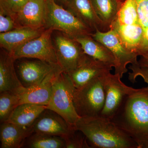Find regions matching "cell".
Segmentation results:
<instances>
[{"instance_id": "cell-1", "label": "cell", "mask_w": 148, "mask_h": 148, "mask_svg": "<svg viewBox=\"0 0 148 148\" xmlns=\"http://www.w3.org/2000/svg\"><path fill=\"white\" fill-rule=\"evenodd\" d=\"M111 121L143 148L148 140V88L126 96Z\"/></svg>"}, {"instance_id": "cell-2", "label": "cell", "mask_w": 148, "mask_h": 148, "mask_svg": "<svg viewBox=\"0 0 148 148\" xmlns=\"http://www.w3.org/2000/svg\"><path fill=\"white\" fill-rule=\"evenodd\" d=\"M75 127L92 148H138L132 138L110 120L100 116L80 117Z\"/></svg>"}, {"instance_id": "cell-3", "label": "cell", "mask_w": 148, "mask_h": 148, "mask_svg": "<svg viewBox=\"0 0 148 148\" xmlns=\"http://www.w3.org/2000/svg\"><path fill=\"white\" fill-rule=\"evenodd\" d=\"M75 88L68 74L60 71L53 79L51 97L46 106L47 109L57 113L74 126L80 118L74 105Z\"/></svg>"}, {"instance_id": "cell-4", "label": "cell", "mask_w": 148, "mask_h": 148, "mask_svg": "<svg viewBox=\"0 0 148 148\" xmlns=\"http://www.w3.org/2000/svg\"><path fill=\"white\" fill-rule=\"evenodd\" d=\"M106 75L96 78L82 87L75 88L74 105L80 117L100 116L106 100Z\"/></svg>"}, {"instance_id": "cell-5", "label": "cell", "mask_w": 148, "mask_h": 148, "mask_svg": "<svg viewBox=\"0 0 148 148\" xmlns=\"http://www.w3.org/2000/svg\"><path fill=\"white\" fill-rule=\"evenodd\" d=\"M47 29L58 30L72 38L91 36V29L71 11L63 8L55 0H46Z\"/></svg>"}, {"instance_id": "cell-6", "label": "cell", "mask_w": 148, "mask_h": 148, "mask_svg": "<svg viewBox=\"0 0 148 148\" xmlns=\"http://www.w3.org/2000/svg\"><path fill=\"white\" fill-rule=\"evenodd\" d=\"M53 31L51 29L44 30L39 36L29 41L10 54L15 60L21 58H35L58 65L55 47L51 40Z\"/></svg>"}, {"instance_id": "cell-7", "label": "cell", "mask_w": 148, "mask_h": 148, "mask_svg": "<svg viewBox=\"0 0 148 148\" xmlns=\"http://www.w3.org/2000/svg\"><path fill=\"white\" fill-rule=\"evenodd\" d=\"M91 36L111 51L116 61L114 74L119 75L121 77H122L123 75L128 71L127 68L128 64L138 63L137 58L139 56L125 47L116 32L113 29H110L106 32L96 29Z\"/></svg>"}, {"instance_id": "cell-8", "label": "cell", "mask_w": 148, "mask_h": 148, "mask_svg": "<svg viewBox=\"0 0 148 148\" xmlns=\"http://www.w3.org/2000/svg\"><path fill=\"white\" fill-rule=\"evenodd\" d=\"M118 74L109 73L105 77L106 100L100 116L111 120L121 106L125 98L136 88L127 86Z\"/></svg>"}, {"instance_id": "cell-9", "label": "cell", "mask_w": 148, "mask_h": 148, "mask_svg": "<svg viewBox=\"0 0 148 148\" xmlns=\"http://www.w3.org/2000/svg\"><path fill=\"white\" fill-rule=\"evenodd\" d=\"M54 46L58 65L67 73L76 68L86 54L77 42L66 35L56 36Z\"/></svg>"}, {"instance_id": "cell-10", "label": "cell", "mask_w": 148, "mask_h": 148, "mask_svg": "<svg viewBox=\"0 0 148 148\" xmlns=\"http://www.w3.org/2000/svg\"><path fill=\"white\" fill-rule=\"evenodd\" d=\"M112 67L85 54L76 68L67 73L76 88L110 73Z\"/></svg>"}, {"instance_id": "cell-11", "label": "cell", "mask_w": 148, "mask_h": 148, "mask_svg": "<svg viewBox=\"0 0 148 148\" xmlns=\"http://www.w3.org/2000/svg\"><path fill=\"white\" fill-rule=\"evenodd\" d=\"M34 132L56 135L64 138L76 129L61 116L46 109L40 114L32 125Z\"/></svg>"}, {"instance_id": "cell-12", "label": "cell", "mask_w": 148, "mask_h": 148, "mask_svg": "<svg viewBox=\"0 0 148 148\" xmlns=\"http://www.w3.org/2000/svg\"><path fill=\"white\" fill-rule=\"evenodd\" d=\"M61 71V68L58 67L41 82L30 87L23 88L17 94L20 98L19 105L31 103L47 106L51 97L53 79Z\"/></svg>"}, {"instance_id": "cell-13", "label": "cell", "mask_w": 148, "mask_h": 148, "mask_svg": "<svg viewBox=\"0 0 148 148\" xmlns=\"http://www.w3.org/2000/svg\"><path fill=\"white\" fill-rule=\"evenodd\" d=\"M58 67V65L38 60L24 61L17 66L19 79L23 86L30 87L39 83Z\"/></svg>"}, {"instance_id": "cell-14", "label": "cell", "mask_w": 148, "mask_h": 148, "mask_svg": "<svg viewBox=\"0 0 148 148\" xmlns=\"http://www.w3.org/2000/svg\"><path fill=\"white\" fill-rule=\"evenodd\" d=\"M46 0H28L16 14L15 21L20 27L41 29L46 20Z\"/></svg>"}, {"instance_id": "cell-15", "label": "cell", "mask_w": 148, "mask_h": 148, "mask_svg": "<svg viewBox=\"0 0 148 148\" xmlns=\"http://www.w3.org/2000/svg\"><path fill=\"white\" fill-rule=\"evenodd\" d=\"M110 29L116 32L127 50L137 53L138 56L143 55L144 30L140 24L122 25L113 22L110 27Z\"/></svg>"}, {"instance_id": "cell-16", "label": "cell", "mask_w": 148, "mask_h": 148, "mask_svg": "<svg viewBox=\"0 0 148 148\" xmlns=\"http://www.w3.org/2000/svg\"><path fill=\"white\" fill-rule=\"evenodd\" d=\"M15 61L8 52H1L0 92L10 91L18 94L24 87L15 71L14 66Z\"/></svg>"}, {"instance_id": "cell-17", "label": "cell", "mask_w": 148, "mask_h": 148, "mask_svg": "<svg viewBox=\"0 0 148 148\" xmlns=\"http://www.w3.org/2000/svg\"><path fill=\"white\" fill-rule=\"evenodd\" d=\"M33 132L32 126L22 127L8 121L1 123V148H23L24 142Z\"/></svg>"}, {"instance_id": "cell-18", "label": "cell", "mask_w": 148, "mask_h": 148, "mask_svg": "<svg viewBox=\"0 0 148 148\" xmlns=\"http://www.w3.org/2000/svg\"><path fill=\"white\" fill-rule=\"evenodd\" d=\"M41 29L19 27L10 32L0 34V45L9 53L42 34Z\"/></svg>"}, {"instance_id": "cell-19", "label": "cell", "mask_w": 148, "mask_h": 148, "mask_svg": "<svg viewBox=\"0 0 148 148\" xmlns=\"http://www.w3.org/2000/svg\"><path fill=\"white\" fill-rule=\"evenodd\" d=\"M67 5L69 10L92 31H101L105 27L95 12L91 0H71Z\"/></svg>"}, {"instance_id": "cell-20", "label": "cell", "mask_w": 148, "mask_h": 148, "mask_svg": "<svg viewBox=\"0 0 148 148\" xmlns=\"http://www.w3.org/2000/svg\"><path fill=\"white\" fill-rule=\"evenodd\" d=\"M74 40L79 44L86 55L112 67H116V61L111 51L91 36L79 37Z\"/></svg>"}, {"instance_id": "cell-21", "label": "cell", "mask_w": 148, "mask_h": 148, "mask_svg": "<svg viewBox=\"0 0 148 148\" xmlns=\"http://www.w3.org/2000/svg\"><path fill=\"white\" fill-rule=\"evenodd\" d=\"M46 106L23 103L16 107L7 121L24 127L32 126Z\"/></svg>"}, {"instance_id": "cell-22", "label": "cell", "mask_w": 148, "mask_h": 148, "mask_svg": "<svg viewBox=\"0 0 148 148\" xmlns=\"http://www.w3.org/2000/svg\"><path fill=\"white\" fill-rule=\"evenodd\" d=\"M23 148H66V143L60 136L34 132L25 141Z\"/></svg>"}, {"instance_id": "cell-23", "label": "cell", "mask_w": 148, "mask_h": 148, "mask_svg": "<svg viewBox=\"0 0 148 148\" xmlns=\"http://www.w3.org/2000/svg\"><path fill=\"white\" fill-rule=\"evenodd\" d=\"M95 12L105 26L110 27L120 7L117 0H91Z\"/></svg>"}, {"instance_id": "cell-24", "label": "cell", "mask_w": 148, "mask_h": 148, "mask_svg": "<svg viewBox=\"0 0 148 148\" xmlns=\"http://www.w3.org/2000/svg\"><path fill=\"white\" fill-rule=\"evenodd\" d=\"M113 22L122 25L140 24L136 0H125L121 5Z\"/></svg>"}, {"instance_id": "cell-25", "label": "cell", "mask_w": 148, "mask_h": 148, "mask_svg": "<svg viewBox=\"0 0 148 148\" xmlns=\"http://www.w3.org/2000/svg\"><path fill=\"white\" fill-rule=\"evenodd\" d=\"M19 95L10 91L0 92V121H7L12 112L19 105Z\"/></svg>"}, {"instance_id": "cell-26", "label": "cell", "mask_w": 148, "mask_h": 148, "mask_svg": "<svg viewBox=\"0 0 148 148\" xmlns=\"http://www.w3.org/2000/svg\"><path fill=\"white\" fill-rule=\"evenodd\" d=\"M63 138L66 148H90L84 134L76 128Z\"/></svg>"}, {"instance_id": "cell-27", "label": "cell", "mask_w": 148, "mask_h": 148, "mask_svg": "<svg viewBox=\"0 0 148 148\" xmlns=\"http://www.w3.org/2000/svg\"><path fill=\"white\" fill-rule=\"evenodd\" d=\"M28 0H0V12L8 15L15 20L18 12Z\"/></svg>"}, {"instance_id": "cell-28", "label": "cell", "mask_w": 148, "mask_h": 148, "mask_svg": "<svg viewBox=\"0 0 148 148\" xmlns=\"http://www.w3.org/2000/svg\"><path fill=\"white\" fill-rule=\"evenodd\" d=\"M128 69L131 72L128 73V79L131 82H136L138 77H141L147 84L148 88V67L140 65L139 62L130 65Z\"/></svg>"}, {"instance_id": "cell-29", "label": "cell", "mask_w": 148, "mask_h": 148, "mask_svg": "<svg viewBox=\"0 0 148 148\" xmlns=\"http://www.w3.org/2000/svg\"><path fill=\"white\" fill-rule=\"evenodd\" d=\"M139 22L143 29L148 27V0H136Z\"/></svg>"}, {"instance_id": "cell-30", "label": "cell", "mask_w": 148, "mask_h": 148, "mask_svg": "<svg viewBox=\"0 0 148 148\" xmlns=\"http://www.w3.org/2000/svg\"><path fill=\"white\" fill-rule=\"evenodd\" d=\"M20 27L12 17L0 12V32L5 33Z\"/></svg>"}, {"instance_id": "cell-31", "label": "cell", "mask_w": 148, "mask_h": 148, "mask_svg": "<svg viewBox=\"0 0 148 148\" xmlns=\"http://www.w3.org/2000/svg\"><path fill=\"white\" fill-rule=\"evenodd\" d=\"M140 61H138L140 65L148 67V52L144 53L142 55Z\"/></svg>"}, {"instance_id": "cell-32", "label": "cell", "mask_w": 148, "mask_h": 148, "mask_svg": "<svg viewBox=\"0 0 148 148\" xmlns=\"http://www.w3.org/2000/svg\"><path fill=\"white\" fill-rule=\"evenodd\" d=\"M58 1L63 3L66 4H68V3H69L68 0H58ZM55 1H56V0H55Z\"/></svg>"}, {"instance_id": "cell-33", "label": "cell", "mask_w": 148, "mask_h": 148, "mask_svg": "<svg viewBox=\"0 0 148 148\" xmlns=\"http://www.w3.org/2000/svg\"><path fill=\"white\" fill-rule=\"evenodd\" d=\"M143 148H148V140L143 146Z\"/></svg>"}]
</instances>
